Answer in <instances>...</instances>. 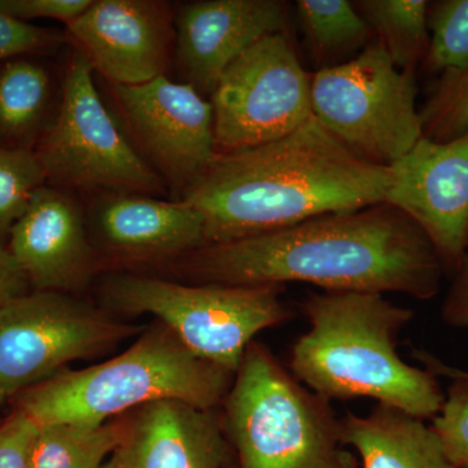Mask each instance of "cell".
<instances>
[{"mask_svg":"<svg viewBox=\"0 0 468 468\" xmlns=\"http://www.w3.org/2000/svg\"><path fill=\"white\" fill-rule=\"evenodd\" d=\"M234 375L199 358L156 320L124 353L90 367L63 368L15 401L38 426H100L159 399L218 409Z\"/></svg>","mask_w":468,"mask_h":468,"instance_id":"cell-4","label":"cell"},{"mask_svg":"<svg viewBox=\"0 0 468 468\" xmlns=\"http://www.w3.org/2000/svg\"><path fill=\"white\" fill-rule=\"evenodd\" d=\"M70 45L66 30L24 23L0 11V63L26 55L52 57Z\"/></svg>","mask_w":468,"mask_h":468,"instance_id":"cell-27","label":"cell"},{"mask_svg":"<svg viewBox=\"0 0 468 468\" xmlns=\"http://www.w3.org/2000/svg\"><path fill=\"white\" fill-rule=\"evenodd\" d=\"M81 199L101 270L169 266L206 243L205 220L189 203L120 190Z\"/></svg>","mask_w":468,"mask_h":468,"instance_id":"cell-12","label":"cell"},{"mask_svg":"<svg viewBox=\"0 0 468 468\" xmlns=\"http://www.w3.org/2000/svg\"><path fill=\"white\" fill-rule=\"evenodd\" d=\"M419 115L428 140L451 143L468 134V68L440 73Z\"/></svg>","mask_w":468,"mask_h":468,"instance_id":"cell-24","label":"cell"},{"mask_svg":"<svg viewBox=\"0 0 468 468\" xmlns=\"http://www.w3.org/2000/svg\"><path fill=\"white\" fill-rule=\"evenodd\" d=\"M91 3L92 0H0V11L24 23L48 18L67 27L81 16Z\"/></svg>","mask_w":468,"mask_h":468,"instance_id":"cell-29","label":"cell"},{"mask_svg":"<svg viewBox=\"0 0 468 468\" xmlns=\"http://www.w3.org/2000/svg\"><path fill=\"white\" fill-rule=\"evenodd\" d=\"M26 55L0 63V146L36 153L63 100L64 66Z\"/></svg>","mask_w":468,"mask_h":468,"instance_id":"cell-18","label":"cell"},{"mask_svg":"<svg viewBox=\"0 0 468 468\" xmlns=\"http://www.w3.org/2000/svg\"><path fill=\"white\" fill-rule=\"evenodd\" d=\"M280 0H197L175 7L174 63L180 81L211 97L242 52L268 34L288 32Z\"/></svg>","mask_w":468,"mask_h":468,"instance_id":"cell-16","label":"cell"},{"mask_svg":"<svg viewBox=\"0 0 468 468\" xmlns=\"http://www.w3.org/2000/svg\"><path fill=\"white\" fill-rule=\"evenodd\" d=\"M390 184L389 167L353 153L311 116L279 140L217 154L180 201L202 215L208 245L371 207Z\"/></svg>","mask_w":468,"mask_h":468,"instance_id":"cell-2","label":"cell"},{"mask_svg":"<svg viewBox=\"0 0 468 468\" xmlns=\"http://www.w3.org/2000/svg\"><path fill=\"white\" fill-rule=\"evenodd\" d=\"M140 325L75 294L29 292L0 307V408L67 368L100 356Z\"/></svg>","mask_w":468,"mask_h":468,"instance_id":"cell-9","label":"cell"},{"mask_svg":"<svg viewBox=\"0 0 468 468\" xmlns=\"http://www.w3.org/2000/svg\"><path fill=\"white\" fill-rule=\"evenodd\" d=\"M309 323L292 344V377L332 401L367 397L432 420L445 392L435 374L399 356V334L414 311L374 292H310L301 303Z\"/></svg>","mask_w":468,"mask_h":468,"instance_id":"cell-3","label":"cell"},{"mask_svg":"<svg viewBox=\"0 0 468 468\" xmlns=\"http://www.w3.org/2000/svg\"><path fill=\"white\" fill-rule=\"evenodd\" d=\"M36 155L46 185L80 197L106 190L169 197L167 185L135 150L103 100L91 64L75 48L64 63L57 119Z\"/></svg>","mask_w":468,"mask_h":468,"instance_id":"cell-7","label":"cell"},{"mask_svg":"<svg viewBox=\"0 0 468 468\" xmlns=\"http://www.w3.org/2000/svg\"><path fill=\"white\" fill-rule=\"evenodd\" d=\"M460 468H468V464H466V466H462Z\"/></svg>","mask_w":468,"mask_h":468,"instance_id":"cell-32","label":"cell"},{"mask_svg":"<svg viewBox=\"0 0 468 468\" xmlns=\"http://www.w3.org/2000/svg\"><path fill=\"white\" fill-rule=\"evenodd\" d=\"M341 420L345 445L360 468H454L423 419L377 403L367 415L347 412Z\"/></svg>","mask_w":468,"mask_h":468,"instance_id":"cell-19","label":"cell"},{"mask_svg":"<svg viewBox=\"0 0 468 468\" xmlns=\"http://www.w3.org/2000/svg\"><path fill=\"white\" fill-rule=\"evenodd\" d=\"M33 446V468H103L122 442L125 419L100 426L52 423L38 426Z\"/></svg>","mask_w":468,"mask_h":468,"instance_id":"cell-21","label":"cell"},{"mask_svg":"<svg viewBox=\"0 0 468 468\" xmlns=\"http://www.w3.org/2000/svg\"><path fill=\"white\" fill-rule=\"evenodd\" d=\"M43 185L46 176L36 153L0 146V248H7L12 227Z\"/></svg>","mask_w":468,"mask_h":468,"instance_id":"cell-26","label":"cell"},{"mask_svg":"<svg viewBox=\"0 0 468 468\" xmlns=\"http://www.w3.org/2000/svg\"><path fill=\"white\" fill-rule=\"evenodd\" d=\"M428 371L452 380L445 393L441 411L432 419V430L454 468L468 464V372L452 368L427 351H414Z\"/></svg>","mask_w":468,"mask_h":468,"instance_id":"cell-23","label":"cell"},{"mask_svg":"<svg viewBox=\"0 0 468 468\" xmlns=\"http://www.w3.org/2000/svg\"><path fill=\"white\" fill-rule=\"evenodd\" d=\"M168 267L189 284L306 282L323 292H401L419 301L439 294L446 272L423 229L387 202L208 243Z\"/></svg>","mask_w":468,"mask_h":468,"instance_id":"cell-1","label":"cell"},{"mask_svg":"<svg viewBox=\"0 0 468 468\" xmlns=\"http://www.w3.org/2000/svg\"><path fill=\"white\" fill-rule=\"evenodd\" d=\"M7 249L34 292L75 294L101 271L81 197L50 185L34 194L12 227Z\"/></svg>","mask_w":468,"mask_h":468,"instance_id":"cell-15","label":"cell"},{"mask_svg":"<svg viewBox=\"0 0 468 468\" xmlns=\"http://www.w3.org/2000/svg\"><path fill=\"white\" fill-rule=\"evenodd\" d=\"M66 32L103 81L147 84L167 76L174 61L175 5L163 0H92Z\"/></svg>","mask_w":468,"mask_h":468,"instance_id":"cell-13","label":"cell"},{"mask_svg":"<svg viewBox=\"0 0 468 468\" xmlns=\"http://www.w3.org/2000/svg\"><path fill=\"white\" fill-rule=\"evenodd\" d=\"M124 419V436L103 468H233L218 409L159 399Z\"/></svg>","mask_w":468,"mask_h":468,"instance_id":"cell-17","label":"cell"},{"mask_svg":"<svg viewBox=\"0 0 468 468\" xmlns=\"http://www.w3.org/2000/svg\"><path fill=\"white\" fill-rule=\"evenodd\" d=\"M389 168L385 202L423 229L452 275L468 250V134L451 143L421 137Z\"/></svg>","mask_w":468,"mask_h":468,"instance_id":"cell-14","label":"cell"},{"mask_svg":"<svg viewBox=\"0 0 468 468\" xmlns=\"http://www.w3.org/2000/svg\"><path fill=\"white\" fill-rule=\"evenodd\" d=\"M295 11L318 70L346 63L375 41L371 27L347 0H298Z\"/></svg>","mask_w":468,"mask_h":468,"instance_id":"cell-20","label":"cell"},{"mask_svg":"<svg viewBox=\"0 0 468 468\" xmlns=\"http://www.w3.org/2000/svg\"><path fill=\"white\" fill-rule=\"evenodd\" d=\"M217 154L248 149L297 131L313 116L311 75L288 32L268 34L224 70L209 97Z\"/></svg>","mask_w":468,"mask_h":468,"instance_id":"cell-10","label":"cell"},{"mask_svg":"<svg viewBox=\"0 0 468 468\" xmlns=\"http://www.w3.org/2000/svg\"><path fill=\"white\" fill-rule=\"evenodd\" d=\"M26 273L7 248H0V307L29 292Z\"/></svg>","mask_w":468,"mask_h":468,"instance_id":"cell-31","label":"cell"},{"mask_svg":"<svg viewBox=\"0 0 468 468\" xmlns=\"http://www.w3.org/2000/svg\"><path fill=\"white\" fill-rule=\"evenodd\" d=\"M101 292L111 313L154 316L199 358L232 374L255 335L294 316L285 285L189 284L113 271Z\"/></svg>","mask_w":468,"mask_h":468,"instance_id":"cell-6","label":"cell"},{"mask_svg":"<svg viewBox=\"0 0 468 468\" xmlns=\"http://www.w3.org/2000/svg\"><path fill=\"white\" fill-rule=\"evenodd\" d=\"M440 318L452 328L468 329V250L452 273V284L443 297Z\"/></svg>","mask_w":468,"mask_h":468,"instance_id":"cell-30","label":"cell"},{"mask_svg":"<svg viewBox=\"0 0 468 468\" xmlns=\"http://www.w3.org/2000/svg\"><path fill=\"white\" fill-rule=\"evenodd\" d=\"M354 5L399 69L423 64L430 48L426 0H359Z\"/></svg>","mask_w":468,"mask_h":468,"instance_id":"cell-22","label":"cell"},{"mask_svg":"<svg viewBox=\"0 0 468 468\" xmlns=\"http://www.w3.org/2000/svg\"><path fill=\"white\" fill-rule=\"evenodd\" d=\"M233 468H360L331 402L252 341L220 408Z\"/></svg>","mask_w":468,"mask_h":468,"instance_id":"cell-5","label":"cell"},{"mask_svg":"<svg viewBox=\"0 0 468 468\" xmlns=\"http://www.w3.org/2000/svg\"><path fill=\"white\" fill-rule=\"evenodd\" d=\"M430 48L423 67L432 73L468 68V0L428 3Z\"/></svg>","mask_w":468,"mask_h":468,"instance_id":"cell-25","label":"cell"},{"mask_svg":"<svg viewBox=\"0 0 468 468\" xmlns=\"http://www.w3.org/2000/svg\"><path fill=\"white\" fill-rule=\"evenodd\" d=\"M38 424L20 410L0 424V468H33L34 441Z\"/></svg>","mask_w":468,"mask_h":468,"instance_id":"cell-28","label":"cell"},{"mask_svg":"<svg viewBox=\"0 0 468 468\" xmlns=\"http://www.w3.org/2000/svg\"><path fill=\"white\" fill-rule=\"evenodd\" d=\"M417 69H399L375 39L356 58L311 75L313 116L345 146L390 167L423 137Z\"/></svg>","mask_w":468,"mask_h":468,"instance_id":"cell-8","label":"cell"},{"mask_svg":"<svg viewBox=\"0 0 468 468\" xmlns=\"http://www.w3.org/2000/svg\"><path fill=\"white\" fill-rule=\"evenodd\" d=\"M103 82L122 131L167 185L169 198L180 201L217 155L211 101L168 76L135 86Z\"/></svg>","mask_w":468,"mask_h":468,"instance_id":"cell-11","label":"cell"}]
</instances>
